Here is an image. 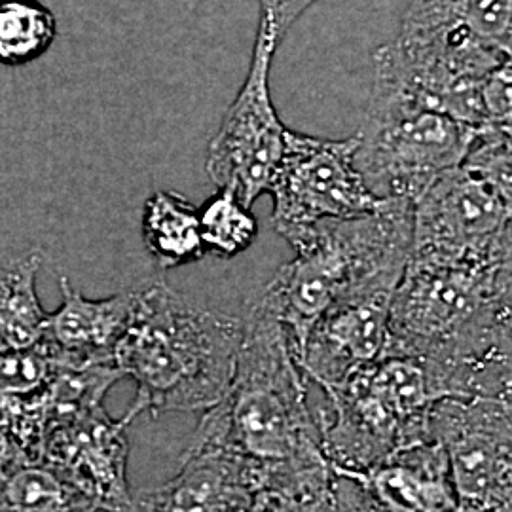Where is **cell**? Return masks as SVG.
I'll use <instances>...</instances> for the list:
<instances>
[{"instance_id": "20", "label": "cell", "mask_w": 512, "mask_h": 512, "mask_svg": "<svg viewBox=\"0 0 512 512\" xmlns=\"http://www.w3.org/2000/svg\"><path fill=\"white\" fill-rule=\"evenodd\" d=\"M57 37L54 12L38 0H0V63L19 67L46 54Z\"/></svg>"}, {"instance_id": "21", "label": "cell", "mask_w": 512, "mask_h": 512, "mask_svg": "<svg viewBox=\"0 0 512 512\" xmlns=\"http://www.w3.org/2000/svg\"><path fill=\"white\" fill-rule=\"evenodd\" d=\"M200 226L205 251L226 258L249 249L258 234L251 209L226 190H219L200 209Z\"/></svg>"}, {"instance_id": "25", "label": "cell", "mask_w": 512, "mask_h": 512, "mask_svg": "<svg viewBox=\"0 0 512 512\" xmlns=\"http://www.w3.org/2000/svg\"><path fill=\"white\" fill-rule=\"evenodd\" d=\"M334 473V471H332ZM329 512H382L365 486L353 476L334 473Z\"/></svg>"}, {"instance_id": "19", "label": "cell", "mask_w": 512, "mask_h": 512, "mask_svg": "<svg viewBox=\"0 0 512 512\" xmlns=\"http://www.w3.org/2000/svg\"><path fill=\"white\" fill-rule=\"evenodd\" d=\"M0 512H99L65 476L42 461H25L0 478Z\"/></svg>"}, {"instance_id": "6", "label": "cell", "mask_w": 512, "mask_h": 512, "mask_svg": "<svg viewBox=\"0 0 512 512\" xmlns=\"http://www.w3.org/2000/svg\"><path fill=\"white\" fill-rule=\"evenodd\" d=\"M323 395L325 406L313 412L323 456L334 473L351 476L431 440L429 410L440 401L423 365L410 357H382Z\"/></svg>"}, {"instance_id": "11", "label": "cell", "mask_w": 512, "mask_h": 512, "mask_svg": "<svg viewBox=\"0 0 512 512\" xmlns=\"http://www.w3.org/2000/svg\"><path fill=\"white\" fill-rule=\"evenodd\" d=\"M403 274L397 268L374 275L321 313L298 359L308 382L330 389L384 357L391 300Z\"/></svg>"}, {"instance_id": "1", "label": "cell", "mask_w": 512, "mask_h": 512, "mask_svg": "<svg viewBox=\"0 0 512 512\" xmlns=\"http://www.w3.org/2000/svg\"><path fill=\"white\" fill-rule=\"evenodd\" d=\"M384 357L420 361L439 399H512V260H410L389 311Z\"/></svg>"}, {"instance_id": "5", "label": "cell", "mask_w": 512, "mask_h": 512, "mask_svg": "<svg viewBox=\"0 0 512 512\" xmlns=\"http://www.w3.org/2000/svg\"><path fill=\"white\" fill-rule=\"evenodd\" d=\"M511 128L482 129L463 162L412 203L410 260H512Z\"/></svg>"}, {"instance_id": "24", "label": "cell", "mask_w": 512, "mask_h": 512, "mask_svg": "<svg viewBox=\"0 0 512 512\" xmlns=\"http://www.w3.org/2000/svg\"><path fill=\"white\" fill-rule=\"evenodd\" d=\"M317 0H260V25L277 44L289 33L294 21L300 18Z\"/></svg>"}, {"instance_id": "10", "label": "cell", "mask_w": 512, "mask_h": 512, "mask_svg": "<svg viewBox=\"0 0 512 512\" xmlns=\"http://www.w3.org/2000/svg\"><path fill=\"white\" fill-rule=\"evenodd\" d=\"M355 148L357 135L334 141L289 133L285 156L270 186L277 234L293 241L323 220L361 217L382 205L355 169Z\"/></svg>"}, {"instance_id": "3", "label": "cell", "mask_w": 512, "mask_h": 512, "mask_svg": "<svg viewBox=\"0 0 512 512\" xmlns=\"http://www.w3.org/2000/svg\"><path fill=\"white\" fill-rule=\"evenodd\" d=\"M243 458L264 471L262 490H274L330 467L308 404V380L293 342L258 304L243 317L234 382L222 403L203 412ZM260 490V492H262Z\"/></svg>"}, {"instance_id": "23", "label": "cell", "mask_w": 512, "mask_h": 512, "mask_svg": "<svg viewBox=\"0 0 512 512\" xmlns=\"http://www.w3.org/2000/svg\"><path fill=\"white\" fill-rule=\"evenodd\" d=\"M330 501L332 482L329 488L315 492L262 490L256 495L255 503L249 512H329Z\"/></svg>"}, {"instance_id": "16", "label": "cell", "mask_w": 512, "mask_h": 512, "mask_svg": "<svg viewBox=\"0 0 512 512\" xmlns=\"http://www.w3.org/2000/svg\"><path fill=\"white\" fill-rule=\"evenodd\" d=\"M401 31L475 40L511 54L512 0H412Z\"/></svg>"}, {"instance_id": "4", "label": "cell", "mask_w": 512, "mask_h": 512, "mask_svg": "<svg viewBox=\"0 0 512 512\" xmlns=\"http://www.w3.org/2000/svg\"><path fill=\"white\" fill-rule=\"evenodd\" d=\"M296 251L256 296L287 330L296 357L313 323L355 285L406 268L412 247V202L387 200L361 217L323 220L289 241Z\"/></svg>"}, {"instance_id": "15", "label": "cell", "mask_w": 512, "mask_h": 512, "mask_svg": "<svg viewBox=\"0 0 512 512\" xmlns=\"http://www.w3.org/2000/svg\"><path fill=\"white\" fill-rule=\"evenodd\" d=\"M353 478L382 512H459L446 452L437 440L403 448L374 471Z\"/></svg>"}, {"instance_id": "9", "label": "cell", "mask_w": 512, "mask_h": 512, "mask_svg": "<svg viewBox=\"0 0 512 512\" xmlns=\"http://www.w3.org/2000/svg\"><path fill=\"white\" fill-rule=\"evenodd\" d=\"M427 429L446 452L459 512H512V399H440Z\"/></svg>"}, {"instance_id": "14", "label": "cell", "mask_w": 512, "mask_h": 512, "mask_svg": "<svg viewBox=\"0 0 512 512\" xmlns=\"http://www.w3.org/2000/svg\"><path fill=\"white\" fill-rule=\"evenodd\" d=\"M63 304L48 313L38 351L63 365H114V351L128 327L135 289L88 300L69 277L59 275Z\"/></svg>"}, {"instance_id": "26", "label": "cell", "mask_w": 512, "mask_h": 512, "mask_svg": "<svg viewBox=\"0 0 512 512\" xmlns=\"http://www.w3.org/2000/svg\"><path fill=\"white\" fill-rule=\"evenodd\" d=\"M25 461H29L27 454L19 446L16 437L10 433V429L0 421V478Z\"/></svg>"}, {"instance_id": "12", "label": "cell", "mask_w": 512, "mask_h": 512, "mask_svg": "<svg viewBox=\"0 0 512 512\" xmlns=\"http://www.w3.org/2000/svg\"><path fill=\"white\" fill-rule=\"evenodd\" d=\"M262 486L264 471L202 416L177 475L135 495L131 512H249Z\"/></svg>"}, {"instance_id": "2", "label": "cell", "mask_w": 512, "mask_h": 512, "mask_svg": "<svg viewBox=\"0 0 512 512\" xmlns=\"http://www.w3.org/2000/svg\"><path fill=\"white\" fill-rule=\"evenodd\" d=\"M243 319L192 304L158 279L135 289L133 310L114 365L135 380L124 418L162 412H207L234 382Z\"/></svg>"}, {"instance_id": "13", "label": "cell", "mask_w": 512, "mask_h": 512, "mask_svg": "<svg viewBox=\"0 0 512 512\" xmlns=\"http://www.w3.org/2000/svg\"><path fill=\"white\" fill-rule=\"evenodd\" d=\"M129 423L112 420L103 406L57 421L44 435L38 461L88 495L99 512H131Z\"/></svg>"}, {"instance_id": "18", "label": "cell", "mask_w": 512, "mask_h": 512, "mask_svg": "<svg viewBox=\"0 0 512 512\" xmlns=\"http://www.w3.org/2000/svg\"><path fill=\"white\" fill-rule=\"evenodd\" d=\"M40 251L10 258L0 266V351L40 348L46 317L37 296Z\"/></svg>"}, {"instance_id": "17", "label": "cell", "mask_w": 512, "mask_h": 512, "mask_svg": "<svg viewBox=\"0 0 512 512\" xmlns=\"http://www.w3.org/2000/svg\"><path fill=\"white\" fill-rule=\"evenodd\" d=\"M141 232L148 253L162 270L200 260L203 245L200 209L177 192H154L143 209Z\"/></svg>"}, {"instance_id": "8", "label": "cell", "mask_w": 512, "mask_h": 512, "mask_svg": "<svg viewBox=\"0 0 512 512\" xmlns=\"http://www.w3.org/2000/svg\"><path fill=\"white\" fill-rule=\"evenodd\" d=\"M277 42L258 25L249 74L236 101L213 137L205 169L219 190L251 205L270 192L287 150L291 129L285 128L270 93V67Z\"/></svg>"}, {"instance_id": "22", "label": "cell", "mask_w": 512, "mask_h": 512, "mask_svg": "<svg viewBox=\"0 0 512 512\" xmlns=\"http://www.w3.org/2000/svg\"><path fill=\"white\" fill-rule=\"evenodd\" d=\"M59 365L38 349L0 351V418L42 393Z\"/></svg>"}, {"instance_id": "7", "label": "cell", "mask_w": 512, "mask_h": 512, "mask_svg": "<svg viewBox=\"0 0 512 512\" xmlns=\"http://www.w3.org/2000/svg\"><path fill=\"white\" fill-rule=\"evenodd\" d=\"M480 131L374 78L353 164L380 202L414 203L463 162Z\"/></svg>"}]
</instances>
